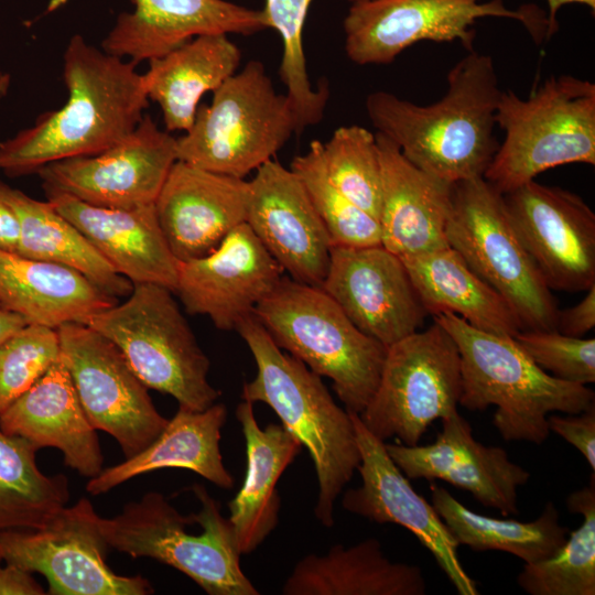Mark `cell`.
Listing matches in <instances>:
<instances>
[{
    "label": "cell",
    "mask_w": 595,
    "mask_h": 595,
    "mask_svg": "<svg viewBox=\"0 0 595 595\" xmlns=\"http://www.w3.org/2000/svg\"><path fill=\"white\" fill-rule=\"evenodd\" d=\"M320 154L329 183L346 198L379 218L381 164L376 134L364 127H338Z\"/></svg>",
    "instance_id": "obj_38"
},
{
    "label": "cell",
    "mask_w": 595,
    "mask_h": 595,
    "mask_svg": "<svg viewBox=\"0 0 595 595\" xmlns=\"http://www.w3.org/2000/svg\"><path fill=\"white\" fill-rule=\"evenodd\" d=\"M0 429L37 450L55 447L65 464L93 478L104 464L96 429L78 399L71 375L60 358L24 393L0 412Z\"/></svg>",
    "instance_id": "obj_26"
},
{
    "label": "cell",
    "mask_w": 595,
    "mask_h": 595,
    "mask_svg": "<svg viewBox=\"0 0 595 595\" xmlns=\"http://www.w3.org/2000/svg\"><path fill=\"white\" fill-rule=\"evenodd\" d=\"M227 35H197L149 61L148 97L160 106L167 132L187 131L202 96L237 72L241 52Z\"/></svg>",
    "instance_id": "obj_31"
},
{
    "label": "cell",
    "mask_w": 595,
    "mask_h": 595,
    "mask_svg": "<svg viewBox=\"0 0 595 595\" xmlns=\"http://www.w3.org/2000/svg\"><path fill=\"white\" fill-rule=\"evenodd\" d=\"M513 338L544 371L564 381L595 382V339L572 337L558 331L524 329Z\"/></svg>",
    "instance_id": "obj_41"
},
{
    "label": "cell",
    "mask_w": 595,
    "mask_h": 595,
    "mask_svg": "<svg viewBox=\"0 0 595 595\" xmlns=\"http://www.w3.org/2000/svg\"><path fill=\"white\" fill-rule=\"evenodd\" d=\"M347 1L351 4V3L360 2V1H364V0H347Z\"/></svg>",
    "instance_id": "obj_49"
},
{
    "label": "cell",
    "mask_w": 595,
    "mask_h": 595,
    "mask_svg": "<svg viewBox=\"0 0 595 595\" xmlns=\"http://www.w3.org/2000/svg\"><path fill=\"white\" fill-rule=\"evenodd\" d=\"M8 84L9 79H7L6 77H0V97L4 95Z\"/></svg>",
    "instance_id": "obj_48"
},
{
    "label": "cell",
    "mask_w": 595,
    "mask_h": 595,
    "mask_svg": "<svg viewBox=\"0 0 595 595\" xmlns=\"http://www.w3.org/2000/svg\"><path fill=\"white\" fill-rule=\"evenodd\" d=\"M502 198L550 290L581 292L595 284V214L581 196L532 180Z\"/></svg>",
    "instance_id": "obj_15"
},
{
    "label": "cell",
    "mask_w": 595,
    "mask_h": 595,
    "mask_svg": "<svg viewBox=\"0 0 595 595\" xmlns=\"http://www.w3.org/2000/svg\"><path fill=\"white\" fill-rule=\"evenodd\" d=\"M118 302L71 268L0 248V304L28 324L84 323Z\"/></svg>",
    "instance_id": "obj_29"
},
{
    "label": "cell",
    "mask_w": 595,
    "mask_h": 595,
    "mask_svg": "<svg viewBox=\"0 0 595 595\" xmlns=\"http://www.w3.org/2000/svg\"><path fill=\"white\" fill-rule=\"evenodd\" d=\"M46 199L132 284H159L175 292L178 261L158 221L154 204L130 209L87 204L44 187Z\"/></svg>",
    "instance_id": "obj_24"
},
{
    "label": "cell",
    "mask_w": 595,
    "mask_h": 595,
    "mask_svg": "<svg viewBox=\"0 0 595 595\" xmlns=\"http://www.w3.org/2000/svg\"><path fill=\"white\" fill-rule=\"evenodd\" d=\"M43 587L32 573L10 563L0 564V595H43Z\"/></svg>",
    "instance_id": "obj_44"
},
{
    "label": "cell",
    "mask_w": 595,
    "mask_h": 595,
    "mask_svg": "<svg viewBox=\"0 0 595 595\" xmlns=\"http://www.w3.org/2000/svg\"><path fill=\"white\" fill-rule=\"evenodd\" d=\"M488 17L515 19L534 39L547 37V17L532 6L513 10L502 0H364L351 3L344 19L345 52L358 65H385L421 41H459L472 50V26Z\"/></svg>",
    "instance_id": "obj_12"
},
{
    "label": "cell",
    "mask_w": 595,
    "mask_h": 595,
    "mask_svg": "<svg viewBox=\"0 0 595 595\" xmlns=\"http://www.w3.org/2000/svg\"><path fill=\"white\" fill-rule=\"evenodd\" d=\"M299 126L285 94H279L264 65L249 61L198 106L195 120L176 141L177 160L245 178L281 150Z\"/></svg>",
    "instance_id": "obj_9"
},
{
    "label": "cell",
    "mask_w": 595,
    "mask_h": 595,
    "mask_svg": "<svg viewBox=\"0 0 595 595\" xmlns=\"http://www.w3.org/2000/svg\"><path fill=\"white\" fill-rule=\"evenodd\" d=\"M248 185L247 225L291 279L321 286L332 242L301 180L269 160Z\"/></svg>",
    "instance_id": "obj_20"
},
{
    "label": "cell",
    "mask_w": 595,
    "mask_h": 595,
    "mask_svg": "<svg viewBox=\"0 0 595 595\" xmlns=\"http://www.w3.org/2000/svg\"><path fill=\"white\" fill-rule=\"evenodd\" d=\"M461 394L457 345L434 322L387 347L378 387L359 418L377 439L414 446L433 421L457 411Z\"/></svg>",
    "instance_id": "obj_11"
},
{
    "label": "cell",
    "mask_w": 595,
    "mask_h": 595,
    "mask_svg": "<svg viewBox=\"0 0 595 595\" xmlns=\"http://www.w3.org/2000/svg\"><path fill=\"white\" fill-rule=\"evenodd\" d=\"M495 119L505 139L483 177L502 195L547 170L595 164V85L587 79L551 76L528 98L501 90Z\"/></svg>",
    "instance_id": "obj_7"
},
{
    "label": "cell",
    "mask_w": 595,
    "mask_h": 595,
    "mask_svg": "<svg viewBox=\"0 0 595 595\" xmlns=\"http://www.w3.org/2000/svg\"><path fill=\"white\" fill-rule=\"evenodd\" d=\"M433 320L459 351V405L472 411L496 405L493 424L506 442L542 444L551 432L550 413L576 414L595 403L592 389L541 369L513 336L477 329L453 313Z\"/></svg>",
    "instance_id": "obj_4"
},
{
    "label": "cell",
    "mask_w": 595,
    "mask_h": 595,
    "mask_svg": "<svg viewBox=\"0 0 595 595\" xmlns=\"http://www.w3.org/2000/svg\"><path fill=\"white\" fill-rule=\"evenodd\" d=\"M26 324L23 317L0 304V344Z\"/></svg>",
    "instance_id": "obj_47"
},
{
    "label": "cell",
    "mask_w": 595,
    "mask_h": 595,
    "mask_svg": "<svg viewBox=\"0 0 595 595\" xmlns=\"http://www.w3.org/2000/svg\"><path fill=\"white\" fill-rule=\"evenodd\" d=\"M236 331L257 366L256 377L244 383L241 399L268 404L306 447L318 483L314 512L331 528L335 501L360 463L350 413L336 404L321 376L278 347L253 314Z\"/></svg>",
    "instance_id": "obj_3"
},
{
    "label": "cell",
    "mask_w": 595,
    "mask_h": 595,
    "mask_svg": "<svg viewBox=\"0 0 595 595\" xmlns=\"http://www.w3.org/2000/svg\"><path fill=\"white\" fill-rule=\"evenodd\" d=\"M290 169L301 180L318 214L332 246L370 247L381 245L379 220L340 194L327 180L320 141L313 140L309 151L296 155Z\"/></svg>",
    "instance_id": "obj_39"
},
{
    "label": "cell",
    "mask_w": 595,
    "mask_h": 595,
    "mask_svg": "<svg viewBox=\"0 0 595 595\" xmlns=\"http://www.w3.org/2000/svg\"><path fill=\"white\" fill-rule=\"evenodd\" d=\"M441 421L442 429L432 444L386 442L394 464L409 479L444 480L502 516L518 515V488L528 483L530 473L510 461L502 447L476 441L469 422L458 411Z\"/></svg>",
    "instance_id": "obj_21"
},
{
    "label": "cell",
    "mask_w": 595,
    "mask_h": 595,
    "mask_svg": "<svg viewBox=\"0 0 595 595\" xmlns=\"http://www.w3.org/2000/svg\"><path fill=\"white\" fill-rule=\"evenodd\" d=\"M253 315L278 347L332 381L347 412L365 410L387 347L355 326L321 286L282 277Z\"/></svg>",
    "instance_id": "obj_6"
},
{
    "label": "cell",
    "mask_w": 595,
    "mask_h": 595,
    "mask_svg": "<svg viewBox=\"0 0 595 595\" xmlns=\"http://www.w3.org/2000/svg\"><path fill=\"white\" fill-rule=\"evenodd\" d=\"M595 326V284L574 306L559 310L556 331L572 337H583Z\"/></svg>",
    "instance_id": "obj_43"
},
{
    "label": "cell",
    "mask_w": 595,
    "mask_h": 595,
    "mask_svg": "<svg viewBox=\"0 0 595 595\" xmlns=\"http://www.w3.org/2000/svg\"><path fill=\"white\" fill-rule=\"evenodd\" d=\"M381 164V245L400 258L448 246L453 186L410 163L387 137L376 133Z\"/></svg>",
    "instance_id": "obj_25"
},
{
    "label": "cell",
    "mask_w": 595,
    "mask_h": 595,
    "mask_svg": "<svg viewBox=\"0 0 595 595\" xmlns=\"http://www.w3.org/2000/svg\"><path fill=\"white\" fill-rule=\"evenodd\" d=\"M570 494L571 513L583 517L581 526L569 532L562 547L550 558L524 564L517 584L530 595L595 594V482Z\"/></svg>",
    "instance_id": "obj_36"
},
{
    "label": "cell",
    "mask_w": 595,
    "mask_h": 595,
    "mask_svg": "<svg viewBox=\"0 0 595 595\" xmlns=\"http://www.w3.org/2000/svg\"><path fill=\"white\" fill-rule=\"evenodd\" d=\"M56 329L61 358L91 425L110 434L126 458L141 452L169 421L148 387L118 347L87 324L71 322Z\"/></svg>",
    "instance_id": "obj_14"
},
{
    "label": "cell",
    "mask_w": 595,
    "mask_h": 595,
    "mask_svg": "<svg viewBox=\"0 0 595 595\" xmlns=\"http://www.w3.org/2000/svg\"><path fill=\"white\" fill-rule=\"evenodd\" d=\"M283 269L247 223L234 228L209 255L177 264L175 293L192 315L236 329L275 288Z\"/></svg>",
    "instance_id": "obj_19"
},
{
    "label": "cell",
    "mask_w": 595,
    "mask_h": 595,
    "mask_svg": "<svg viewBox=\"0 0 595 595\" xmlns=\"http://www.w3.org/2000/svg\"><path fill=\"white\" fill-rule=\"evenodd\" d=\"M198 512L184 516L163 494L145 493L112 518L98 517L110 549L132 558H152L193 580L209 595H258L240 567L234 528L220 502L195 484Z\"/></svg>",
    "instance_id": "obj_5"
},
{
    "label": "cell",
    "mask_w": 595,
    "mask_h": 595,
    "mask_svg": "<svg viewBox=\"0 0 595 595\" xmlns=\"http://www.w3.org/2000/svg\"><path fill=\"white\" fill-rule=\"evenodd\" d=\"M284 595H424L422 570L392 562L381 543L369 538L345 548L331 547L327 553L307 554L286 578Z\"/></svg>",
    "instance_id": "obj_30"
},
{
    "label": "cell",
    "mask_w": 595,
    "mask_h": 595,
    "mask_svg": "<svg viewBox=\"0 0 595 595\" xmlns=\"http://www.w3.org/2000/svg\"><path fill=\"white\" fill-rule=\"evenodd\" d=\"M176 141L144 115L131 133L106 151L53 162L36 174L43 187L90 205L118 209L151 205L177 161Z\"/></svg>",
    "instance_id": "obj_16"
},
{
    "label": "cell",
    "mask_w": 595,
    "mask_h": 595,
    "mask_svg": "<svg viewBox=\"0 0 595 595\" xmlns=\"http://www.w3.org/2000/svg\"><path fill=\"white\" fill-rule=\"evenodd\" d=\"M430 490L432 506L455 541L474 551H504L531 564L553 555L569 534L552 501L544 505L537 519L522 522L474 512L435 483H431Z\"/></svg>",
    "instance_id": "obj_34"
},
{
    "label": "cell",
    "mask_w": 595,
    "mask_h": 595,
    "mask_svg": "<svg viewBox=\"0 0 595 595\" xmlns=\"http://www.w3.org/2000/svg\"><path fill=\"white\" fill-rule=\"evenodd\" d=\"M227 420L224 403L196 411L178 405L162 432L141 452L89 478L86 490L98 496L144 473L162 468L193 470L214 485L229 489L234 478L223 463L221 428Z\"/></svg>",
    "instance_id": "obj_28"
},
{
    "label": "cell",
    "mask_w": 595,
    "mask_h": 595,
    "mask_svg": "<svg viewBox=\"0 0 595 595\" xmlns=\"http://www.w3.org/2000/svg\"><path fill=\"white\" fill-rule=\"evenodd\" d=\"M20 241V224L15 213L0 199V248L18 251Z\"/></svg>",
    "instance_id": "obj_45"
},
{
    "label": "cell",
    "mask_w": 595,
    "mask_h": 595,
    "mask_svg": "<svg viewBox=\"0 0 595 595\" xmlns=\"http://www.w3.org/2000/svg\"><path fill=\"white\" fill-rule=\"evenodd\" d=\"M87 498L65 507L46 527L0 531L2 561L48 582L51 595H148L154 593L141 575L125 576L106 562L109 545Z\"/></svg>",
    "instance_id": "obj_13"
},
{
    "label": "cell",
    "mask_w": 595,
    "mask_h": 595,
    "mask_svg": "<svg viewBox=\"0 0 595 595\" xmlns=\"http://www.w3.org/2000/svg\"><path fill=\"white\" fill-rule=\"evenodd\" d=\"M428 314L453 313L497 335L523 331L511 305L479 278L452 247L400 258Z\"/></svg>",
    "instance_id": "obj_32"
},
{
    "label": "cell",
    "mask_w": 595,
    "mask_h": 595,
    "mask_svg": "<svg viewBox=\"0 0 595 595\" xmlns=\"http://www.w3.org/2000/svg\"><path fill=\"white\" fill-rule=\"evenodd\" d=\"M549 12L547 17V37H550L558 30L556 14L563 6L571 3L584 4L595 11V0H547Z\"/></svg>",
    "instance_id": "obj_46"
},
{
    "label": "cell",
    "mask_w": 595,
    "mask_h": 595,
    "mask_svg": "<svg viewBox=\"0 0 595 595\" xmlns=\"http://www.w3.org/2000/svg\"><path fill=\"white\" fill-rule=\"evenodd\" d=\"M312 0H266L262 12L268 28L278 32L282 41L280 78L285 86L299 132L320 122L328 99V85L314 89L309 78L303 47V30Z\"/></svg>",
    "instance_id": "obj_37"
},
{
    "label": "cell",
    "mask_w": 595,
    "mask_h": 595,
    "mask_svg": "<svg viewBox=\"0 0 595 595\" xmlns=\"http://www.w3.org/2000/svg\"><path fill=\"white\" fill-rule=\"evenodd\" d=\"M360 463L361 486L345 491L342 505L350 513L377 523H396L412 532L434 556L459 595H478L477 583L458 559V543L432 504L420 496L358 414L350 413Z\"/></svg>",
    "instance_id": "obj_18"
},
{
    "label": "cell",
    "mask_w": 595,
    "mask_h": 595,
    "mask_svg": "<svg viewBox=\"0 0 595 595\" xmlns=\"http://www.w3.org/2000/svg\"><path fill=\"white\" fill-rule=\"evenodd\" d=\"M0 199L19 219L17 253L71 268L115 299L127 298L131 293L132 282L119 274L83 232L47 199H35L1 178Z\"/></svg>",
    "instance_id": "obj_33"
},
{
    "label": "cell",
    "mask_w": 595,
    "mask_h": 595,
    "mask_svg": "<svg viewBox=\"0 0 595 595\" xmlns=\"http://www.w3.org/2000/svg\"><path fill=\"white\" fill-rule=\"evenodd\" d=\"M56 328L26 324L0 344V412L60 358Z\"/></svg>",
    "instance_id": "obj_40"
},
{
    "label": "cell",
    "mask_w": 595,
    "mask_h": 595,
    "mask_svg": "<svg viewBox=\"0 0 595 595\" xmlns=\"http://www.w3.org/2000/svg\"><path fill=\"white\" fill-rule=\"evenodd\" d=\"M550 431L573 445L595 472V403L576 414H549Z\"/></svg>",
    "instance_id": "obj_42"
},
{
    "label": "cell",
    "mask_w": 595,
    "mask_h": 595,
    "mask_svg": "<svg viewBox=\"0 0 595 595\" xmlns=\"http://www.w3.org/2000/svg\"><path fill=\"white\" fill-rule=\"evenodd\" d=\"M248 181L214 173L177 160L154 208L164 238L177 261L213 252L246 223Z\"/></svg>",
    "instance_id": "obj_22"
},
{
    "label": "cell",
    "mask_w": 595,
    "mask_h": 595,
    "mask_svg": "<svg viewBox=\"0 0 595 595\" xmlns=\"http://www.w3.org/2000/svg\"><path fill=\"white\" fill-rule=\"evenodd\" d=\"M446 238L511 305L523 331H556L558 303L519 239L502 194L484 177L454 184Z\"/></svg>",
    "instance_id": "obj_10"
},
{
    "label": "cell",
    "mask_w": 595,
    "mask_h": 595,
    "mask_svg": "<svg viewBox=\"0 0 595 595\" xmlns=\"http://www.w3.org/2000/svg\"><path fill=\"white\" fill-rule=\"evenodd\" d=\"M500 94L493 57L469 50L448 72L440 100L420 106L377 90L365 105L378 133L410 163L455 184L483 177L498 149L494 129Z\"/></svg>",
    "instance_id": "obj_2"
},
{
    "label": "cell",
    "mask_w": 595,
    "mask_h": 595,
    "mask_svg": "<svg viewBox=\"0 0 595 595\" xmlns=\"http://www.w3.org/2000/svg\"><path fill=\"white\" fill-rule=\"evenodd\" d=\"M36 451L25 439L0 429V531L42 529L67 506V477L43 474Z\"/></svg>",
    "instance_id": "obj_35"
},
{
    "label": "cell",
    "mask_w": 595,
    "mask_h": 595,
    "mask_svg": "<svg viewBox=\"0 0 595 595\" xmlns=\"http://www.w3.org/2000/svg\"><path fill=\"white\" fill-rule=\"evenodd\" d=\"M63 62L66 104L0 143V170L10 177L104 152L131 133L144 116L149 97L136 63L98 50L78 34L69 40Z\"/></svg>",
    "instance_id": "obj_1"
},
{
    "label": "cell",
    "mask_w": 595,
    "mask_h": 595,
    "mask_svg": "<svg viewBox=\"0 0 595 595\" xmlns=\"http://www.w3.org/2000/svg\"><path fill=\"white\" fill-rule=\"evenodd\" d=\"M236 418L246 442L247 469L242 486L228 507L242 555L255 551L277 527L281 507L277 484L303 445L282 424L270 423L261 429L250 401L242 400L237 405Z\"/></svg>",
    "instance_id": "obj_27"
},
{
    "label": "cell",
    "mask_w": 595,
    "mask_h": 595,
    "mask_svg": "<svg viewBox=\"0 0 595 595\" xmlns=\"http://www.w3.org/2000/svg\"><path fill=\"white\" fill-rule=\"evenodd\" d=\"M321 288L386 347L416 332L428 315L404 263L382 245L332 246Z\"/></svg>",
    "instance_id": "obj_17"
},
{
    "label": "cell",
    "mask_w": 595,
    "mask_h": 595,
    "mask_svg": "<svg viewBox=\"0 0 595 595\" xmlns=\"http://www.w3.org/2000/svg\"><path fill=\"white\" fill-rule=\"evenodd\" d=\"M172 293L159 284H133L123 302L84 323L118 347L148 389L202 411L217 401L220 391L208 381L210 361Z\"/></svg>",
    "instance_id": "obj_8"
},
{
    "label": "cell",
    "mask_w": 595,
    "mask_h": 595,
    "mask_svg": "<svg viewBox=\"0 0 595 595\" xmlns=\"http://www.w3.org/2000/svg\"><path fill=\"white\" fill-rule=\"evenodd\" d=\"M1 562H2V556H1V554H0V564H1Z\"/></svg>",
    "instance_id": "obj_50"
},
{
    "label": "cell",
    "mask_w": 595,
    "mask_h": 595,
    "mask_svg": "<svg viewBox=\"0 0 595 595\" xmlns=\"http://www.w3.org/2000/svg\"><path fill=\"white\" fill-rule=\"evenodd\" d=\"M66 0H53L58 8ZM101 50L138 64L160 57L202 34H252L268 29L262 10L226 0H130Z\"/></svg>",
    "instance_id": "obj_23"
}]
</instances>
